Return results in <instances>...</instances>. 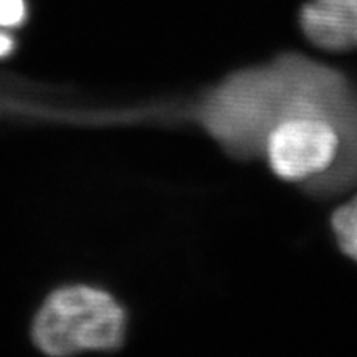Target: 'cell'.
Listing matches in <instances>:
<instances>
[{
	"label": "cell",
	"instance_id": "6da1fadb",
	"mask_svg": "<svg viewBox=\"0 0 357 357\" xmlns=\"http://www.w3.org/2000/svg\"><path fill=\"white\" fill-rule=\"evenodd\" d=\"M300 114L333 119L346 139V176L357 189V89L346 71L300 52L231 70L187 98L151 108L169 126L199 128L234 160L263 159L268 136Z\"/></svg>",
	"mask_w": 357,
	"mask_h": 357
},
{
	"label": "cell",
	"instance_id": "7a4b0ae2",
	"mask_svg": "<svg viewBox=\"0 0 357 357\" xmlns=\"http://www.w3.org/2000/svg\"><path fill=\"white\" fill-rule=\"evenodd\" d=\"M128 334V312L113 294L93 287L52 293L33 321L35 346L48 356L116 351Z\"/></svg>",
	"mask_w": 357,
	"mask_h": 357
},
{
	"label": "cell",
	"instance_id": "3957f363",
	"mask_svg": "<svg viewBox=\"0 0 357 357\" xmlns=\"http://www.w3.org/2000/svg\"><path fill=\"white\" fill-rule=\"evenodd\" d=\"M298 22L307 42L319 50H357V0H307Z\"/></svg>",
	"mask_w": 357,
	"mask_h": 357
},
{
	"label": "cell",
	"instance_id": "277c9868",
	"mask_svg": "<svg viewBox=\"0 0 357 357\" xmlns=\"http://www.w3.org/2000/svg\"><path fill=\"white\" fill-rule=\"evenodd\" d=\"M329 227L341 253L357 263V194L334 208Z\"/></svg>",
	"mask_w": 357,
	"mask_h": 357
},
{
	"label": "cell",
	"instance_id": "5b68a950",
	"mask_svg": "<svg viewBox=\"0 0 357 357\" xmlns=\"http://www.w3.org/2000/svg\"><path fill=\"white\" fill-rule=\"evenodd\" d=\"M26 19L25 0H0V29H13Z\"/></svg>",
	"mask_w": 357,
	"mask_h": 357
},
{
	"label": "cell",
	"instance_id": "8992f818",
	"mask_svg": "<svg viewBox=\"0 0 357 357\" xmlns=\"http://www.w3.org/2000/svg\"><path fill=\"white\" fill-rule=\"evenodd\" d=\"M15 50V40L6 30H0V58H6Z\"/></svg>",
	"mask_w": 357,
	"mask_h": 357
}]
</instances>
